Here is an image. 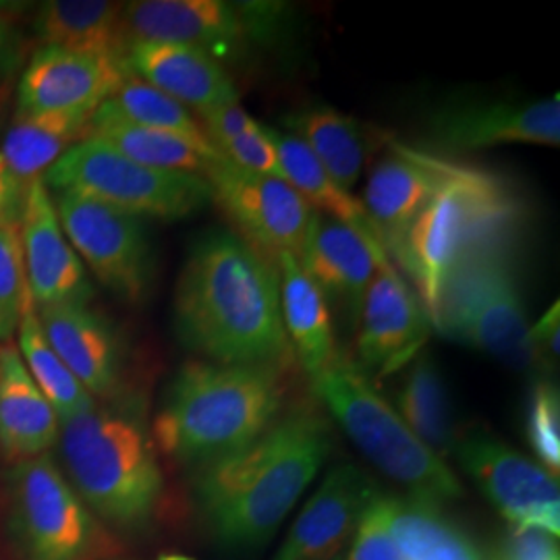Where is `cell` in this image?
<instances>
[{
    "label": "cell",
    "instance_id": "8992f818",
    "mask_svg": "<svg viewBox=\"0 0 560 560\" xmlns=\"http://www.w3.org/2000/svg\"><path fill=\"white\" fill-rule=\"evenodd\" d=\"M316 397L365 459L421 501H457L463 486L446 460L434 455L400 420L358 363L337 358L312 378Z\"/></svg>",
    "mask_w": 560,
    "mask_h": 560
},
{
    "label": "cell",
    "instance_id": "ba28073f",
    "mask_svg": "<svg viewBox=\"0 0 560 560\" xmlns=\"http://www.w3.org/2000/svg\"><path fill=\"white\" fill-rule=\"evenodd\" d=\"M42 179L50 194L83 196L143 221L191 219L212 201L203 177L143 166L96 138L73 145Z\"/></svg>",
    "mask_w": 560,
    "mask_h": 560
},
{
    "label": "cell",
    "instance_id": "ab89813d",
    "mask_svg": "<svg viewBox=\"0 0 560 560\" xmlns=\"http://www.w3.org/2000/svg\"><path fill=\"white\" fill-rule=\"evenodd\" d=\"M560 305L555 301L546 314L529 326L527 342L534 358V365L550 370L552 363L559 361L560 351Z\"/></svg>",
    "mask_w": 560,
    "mask_h": 560
},
{
    "label": "cell",
    "instance_id": "7c38bea8",
    "mask_svg": "<svg viewBox=\"0 0 560 560\" xmlns=\"http://www.w3.org/2000/svg\"><path fill=\"white\" fill-rule=\"evenodd\" d=\"M455 455L467 476L515 529L560 534V488L538 460L529 459L488 432L457 441Z\"/></svg>",
    "mask_w": 560,
    "mask_h": 560
},
{
    "label": "cell",
    "instance_id": "d4e9b609",
    "mask_svg": "<svg viewBox=\"0 0 560 560\" xmlns=\"http://www.w3.org/2000/svg\"><path fill=\"white\" fill-rule=\"evenodd\" d=\"M280 316L293 358L310 378H316L339 358L332 314L316 282L307 277L300 258L280 254Z\"/></svg>",
    "mask_w": 560,
    "mask_h": 560
},
{
    "label": "cell",
    "instance_id": "d590c367",
    "mask_svg": "<svg viewBox=\"0 0 560 560\" xmlns=\"http://www.w3.org/2000/svg\"><path fill=\"white\" fill-rule=\"evenodd\" d=\"M347 560H400L399 550L388 532L381 490L361 513L360 523L355 527V540Z\"/></svg>",
    "mask_w": 560,
    "mask_h": 560
},
{
    "label": "cell",
    "instance_id": "4fadbf2b",
    "mask_svg": "<svg viewBox=\"0 0 560 560\" xmlns=\"http://www.w3.org/2000/svg\"><path fill=\"white\" fill-rule=\"evenodd\" d=\"M506 143L560 145V96L540 101H478L446 104L425 122L421 150L465 156Z\"/></svg>",
    "mask_w": 560,
    "mask_h": 560
},
{
    "label": "cell",
    "instance_id": "83f0119b",
    "mask_svg": "<svg viewBox=\"0 0 560 560\" xmlns=\"http://www.w3.org/2000/svg\"><path fill=\"white\" fill-rule=\"evenodd\" d=\"M90 120L92 115H15L2 133L0 156L18 179L30 185L90 138Z\"/></svg>",
    "mask_w": 560,
    "mask_h": 560
},
{
    "label": "cell",
    "instance_id": "9c48e42d",
    "mask_svg": "<svg viewBox=\"0 0 560 560\" xmlns=\"http://www.w3.org/2000/svg\"><path fill=\"white\" fill-rule=\"evenodd\" d=\"M282 25H287V7L279 2L138 0L122 7L127 44H187L222 65L240 60L256 44H270Z\"/></svg>",
    "mask_w": 560,
    "mask_h": 560
},
{
    "label": "cell",
    "instance_id": "ffe728a7",
    "mask_svg": "<svg viewBox=\"0 0 560 560\" xmlns=\"http://www.w3.org/2000/svg\"><path fill=\"white\" fill-rule=\"evenodd\" d=\"M376 492V483L360 467L345 463L330 469L293 521L275 560L332 559L353 536Z\"/></svg>",
    "mask_w": 560,
    "mask_h": 560
},
{
    "label": "cell",
    "instance_id": "cb8c5ba5",
    "mask_svg": "<svg viewBox=\"0 0 560 560\" xmlns=\"http://www.w3.org/2000/svg\"><path fill=\"white\" fill-rule=\"evenodd\" d=\"M55 409L30 376L13 342L0 347V448L9 459L46 455L59 441Z\"/></svg>",
    "mask_w": 560,
    "mask_h": 560
},
{
    "label": "cell",
    "instance_id": "d6a6232c",
    "mask_svg": "<svg viewBox=\"0 0 560 560\" xmlns=\"http://www.w3.org/2000/svg\"><path fill=\"white\" fill-rule=\"evenodd\" d=\"M90 138L104 141L113 150H117L129 161L138 162L159 171H175L189 173L198 177H208V173L224 161H212L189 141L175 136L141 129L117 120H90Z\"/></svg>",
    "mask_w": 560,
    "mask_h": 560
},
{
    "label": "cell",
    "instance_id": "f35d334b",
    "mask_svg": "<svg viewBox=\"0 0 560 560\" xmlns=\"http://www.w3.org/2000/svg\"><path fill=\"white\" fill-rule=\"evenodd\" d=\"M494 560H560L559 538L541 529L511 527Z\"/></svg>",
    "mask_w": 560,
    "mask_h": 560
},
{
    "label": "cell",
    "instance_id": "836d02e7",
    "mask_svg": "<svg viewBox=\"0 0 560 560\" xmlns=\"http://www.w3.org/2000/svg\"><path fill=\"white\" fill-rule=\"evenodd\" d=\"M525 434L541 467L555 478L560 474V395L557 384L538 378L527 400Z\"/></svg>",
    "mask_w": 560,
    "mask_h": 560
},
{
    "label": "cell",
    "instance_id": "7bdbcfd3",
    "mask_svg": "<svg viewBox=\"0 0 560 560\" xmlns=\"http://www.w3.org/2000/svg\"><path fill=\"white\" fill-rule=\"evenodd\" d=\"M156 560H196L191 557H185V555H161Z\"/></svg>",
    "mask_w": 560,
    "mask_h": 560
},
{
    "label": "cell",
    "instance_id": "7402d4cb",
    "mask_svg": "<svg viewBox=\"0 0 560 560\" xmlns=\"http://www.w3.org/2000/svg\"><path fill=\"white\" fill-rule=\"evenodd\" d=\"M46 340L94 399H117L122 342L117 328L90 305L36 307Z\"/></svg>",
    "mask_w": 560,
    "mask_h": 560
},
{
    "label": "cell",
    "instance_id": "9a60e30c",
    "mask_svg": "<svg viewBox=\"0 0 560 560\" xmlns=\"http://www.w3.org/2000/svg\"><path fill=\"white\" fill-rule=\"evenodd\" d=\"M127 75L122 59L42 46L21 69L15 115H94Z\"/></svg>",
    "mask_w": 560,
    "mask_h": 560
},
{
    "label": "cell",
    "instance_id": "d6986e66",
    "mask_svg": "<svg viewBox=\"0 0 560 560\" xmlns=\"http://www.w3.org/2000/svg\"><path fill=\"white\" fill-rule=\"evenodd\" d=\"M300 261L328 307H339L353 328H358L361 303L376 270L395 266L353 229L316 210L310 217Z\"/></svg>",
    "mask_w": 560,
    "mask_h": 560
},
{
    "label": "cell",
    "instance_id": "2e32d148",
    "mask_svg": "<svg viewBox=\"0 0 560 560\" xmlns=\"http://www.w3.org/2000/svg\"><path fill=\"white\" fill-rule=\"evenodd\" d=\"M20 243L25 287L38 310L88 305L94 300V284L62 233L52 194L44 179L27 185Z\"/></svg>",
    "mask_w": 560,
    "mask_h": 560
},
{
    "label": "cell",
    "instance_id": "5bb4252c",
    "mask_svg": "<svg viewBox=\"0 0 560 560\" xmlns=\"http://www.w3.org/2000/svg\"><path fill=\"white\" fill-rule=\"evenodd\" d=\"M206 180L212 187V201L235 224L240 237L270 260L277 261L280 254L300 258L312 208L291 183L247 173L226 159Z\"/></svg>",
    "mask_w": 560,
    "mask_h": 560
},
{
    "label": "cell",
    "instance_id": "6da1fadb",
    "mask_svg": "<svg viewBox=\"0 0 560 560\" xmlns=\"http://www.w3.org/2000/svg\"><path fill=\"white\" fill-rule=\"evenodd\" d=\"M173 326L183 347L212 363L287 370L293 361L280 316L279 266L231 229L206 231L189 245Z\"/></svg>",
    "mask_w": 560,
    "mask_h": 560
},
{
    "label": "cell",
    "instance_id": "603a6c76",
    "mask_svg": "<svg viewBox=\"0 0 560 560\" xmlns=\"http://www.w3.org/2000/svg\"><path fill=\"white\" fill-rule=\"evenodd\" d=\"M282 125L347 191L360 180L372 156L390 138L328 104L298 108L282 119Z\"/></svg>",
    "mask_w": 560,
    "mask_h": 560
},
{
    "label": "cell",
    "instance_id": "1f68e13d",
    "mask_svg": "<svg viewBox=\"0 0 560 560\" xmlns=\"http://www.w3.org/2000/svg\"><path fill=\"white\" fill-rule=\"evenodd\" d=\"M18 342L21 360L36 386L40 388L42 395L55 409L59 423L85 413L96 405V399L81 386L80 381L69 372V368L60 361L50 342L46 340L30 293L21 312Z\"/></svg>",
    "mask_w": 560,
    "mask_h": 560
},
{
    "label": "cell",
    "instance_id": "30bf717a",
    "mask_svg": "<svg viewBox=\"0 0 560 560\" xmlns=\"http://www.w3.org/2000/svg\"><path fill=\"white\" fill-rule=\"evenodd\" d=\"M11 527L25 560H96L110 546L50 455L9 471Z\"/></svg>",
    "mask_w": 560,
    "mask_h": 560
},
{
    "label": "cell",
    "instance_id": "ac0fdd59",
    "mask_svg": "<svg viewBox=\"0 0 560 560\" xmlns=\"http://www.w3.org/2000/svg\"><path fill=\"white\" fill-rule=\"evenodd\" d=\"M355 330L361 370L388 376L423 351L432 322L418 293L407 287L393 266L376 270L361 303Z\"/></svg>",
    "mask_w": 560,
    "mask_h": 560
},
{
    "label": "cell",
    "instance_id": "8fae6325",
    "mask_svg": "<svg viewBox=\"0 0 560 560\" xmlns=\"http://www.w3.org/2000/svg\"><path fill=\"white\" fill-rule=\"evenodd\" d=\"M52 201L62 233L85 270L120 301H145L156 277L145 221L75 194H52Z\"/></svg>",
    "mask_w": 560,
    "mask_h": 560
},
{
    "label": "cell",
    "instance_id": "60d3db41",
    "mask_svg": "<svg viewBox=\"0 0 560 560\" xmlns=\"http://www.w3.org/2000/svg\"><path fill=\"white\" fill-rule=\"evenodd\" d=\"M27 44L9 9L0 4V80H11L25 67Z\"/></svg>",
    "mask_w": 560,
    "mask_h": 560
},
{
    "label": "cell",
    "instance_id": "484cf974",
    "mask_svg": "<svg viewBox=\"0 0 560 560\" xmlns=\"http://www.w3.org/2000/svg\"><path fill=\"white\" fill-rule=\"evenodd\" d=\"M122 7L108 0H46L34 13L32 32L42 46L122 59Z\"/></svg>",
    "mask_w": 560,
    "mask_h": 560
},
{
    "label": "cell",
    "instance_id": "8d00e7d4",
    "mask_svg": "<svg viewBox=\"0 0 560 560\" xmlns=\"http://www.w3.org/2000/svg\"><path fill=\"white\" fill-rule=\"evenodd\" d=\"M221 154L231 164H235L237 168H243L247 173L284 179V171L280 166L277 145H275L272 138L268 136L266 125H260L256 131L245 133L237 140L229 141L222 148Z\"/></svg>",
    "mask_w": 560,
    "mask_h": 560
},
{
    "label": "cell",
    "instance_id": "ee69618b",
    "mask_svg": "<svg viewBox=\"0 0 560 560\" xmlns=\"http://www.w3.org/2000/svg\"><path fill=\"white\" fill-rule=\"evenodd\" d=\"M0 129H2V120H0Z\"/></svg>",
    "mask_w": 560,
    "mask_h": 560
},
{
    "label": "cell",
    "instance_id": "3957f363",
    "mask_svg": "<svg viewBox=\"0 0 560 560\" xmlns=\"http://www.w3.org/2000/svg\"><path fill=\"white\" fill-rule=\"evenodd\" d=\"M441 180L413 222L400 266L434 326L448 275L474 254L517 247L529 203L511 177L436 154Z\"/></svg>",
    "mask_w": 560,
    "mask_h": 560
},
{
    "label": "cell",
    "instance_id": "4dcf8cb0",
    "mask_svg": "<svg viewBox=\"0 0 560 560\" xmlns=\"http://www.w3.org/2000/svg\"><path fill=\"white\" fill-rule=\"evenodd\" d=\"M395 409L434 455L446 460L455 453L457 434L451 400L441 370L428 351H420L407 365Z\"/></svg>",
    "mask_w": 560,
    "mask_h": 560
},
{
    "label": "cell",
    "instance_id": "e575fe53",
    "mask_svg": "<svg viewBox=\"0 0 560 560\" xmlns=\"http://www.w3.org/2000/svg\"><path fill=\"white\" fill-rule=\"evenodd\" d=\"M27 298L20 229H0V342L7 345L18 335L23 303Z\"/></svg>",
    "mask_w": 560,
    "mask_h": 560
},
{
    "label": "cell",
    "instance_id": "e0dca14e",
    "mask_svg": "<svg viewBox=\"0 0 560 560\" xmlns=\"http://www.w3.org/2000/svg\"><path fill=\"white\" fill-rule=\"evenodd\" d=\"M388 152L374 164L361 206L382 249L400 264L405 243L423 206L432 198L441 173L436 154L388 138Z\"/></svg>",
    "mask_w": 560,
    "mask_h": 560
},
{
    "label": "cell",
    "instance_id": "b9f144b4",
    "mask_svg": "<svg viewBox=\"0 0 560 560\" xmlns=\"http://www.w3.org/2000/svg\"><path fill=\"white\" fill-rule=\"evenodd\" d=\"M27 185L15 177L0 156V229H20Z\"/></svg>",
    "mask_w": 560,
    "mask_h": 560
},
{
    "label": "cell",
    "instance_id": "74e56055",
    "mask_svg": "<svg viewBox=\"0 0 560 560\" xmlns=\"http://www.w3.org/2000/svg\"><path fill=\"white\" fill-rule=\"evenodd\" d=\"M198 119L206 138L219 152L229 141L237 140L245 133H252L261 125L241 106L240 101L219 106L206 115H200Z\"/></svg>",
    "mask_w": 560,
    "mask_h": 560
},
{
    "label": "cell",
    "instance_id": "44dd1931",
    "mask_svg": "<svg viewBox=\"0 0 560 560\" xmlns=\"http://www.w3.org/2000/svg\"><path fill=\"white\" fill-rule=\"evenodd\" d=\"M127 71L187 106L196 117L240 101L226 67L196 46L171 42H129Z\"/></svg>",
    "mask_w": 560,
    "mask_h": 560
},
{
    "label": "cell",
    "instance_id": "4316f807",
    "mask_svg": "<svg viewBox=\"0 0 560 560\" xmlns=\"http://www.w3.org/2000/svg\"><path fill=\"white\" fill-rule=\"evenodd\" d=\"M384 506L400 560H483L478 546L446 517L441 504L384 494Z\"/></svg>",
    "mask_w": 560,
    "mask_h": 560
},
{
    "label": "cell",
    "instance_id": "52a82bcc",
    "mask_svg": "<svg viewBox=\"0 0 560 560\" xmlns=\"http://www.w3.org/2000/svg\"><path fill=\"white\" fill-rule=\"evenodd\" d=\"M434 326L444 337L515 370L536 368L527 342L517 247H494L460 261L442 287Z\"/></svg>",
    "mask_w": 560,
    "mask_h": 560
},
{
    "label": "cell",
    "instance_id": "7a4b0ae2",
    "mask_svg": "<svg viewBox=\"0 0 560 560\" xmlns=\"http://www.w3.org/2000/svg\"><path fill=\"white\" fill-rule=\"evenodd\" d=\"M330 448L328 421L314 409H295L245 448L198 467L196 499L217 540L231 548L264 546L318 476Z\"/></svg>",
    "mask_w": 560,
    "mask_h": 560
},
{
    "label": "cell",
    "instance_id": "277c9868",
    "mask_svg": "<svg viewBox=\"0 0 560 560\" xmlns=\"http://www.w3.org/2000/svg\"><path fill=\"white\" fill-rule=\"evenodd\" d=\"M282 374L270 365L183 363L150 430L156 451L198 469L245 448L279 420Z\"/></svg>",
    "mask_w": 560,
    "mask_h": 560
},
{
    "label": "cell",
    "instance_id": "f1b7e54d",
    "mask_svg": "<svg viewBox=\"0 0 560 560\" xmlns=\"http://www.w3.org/2000/svg\"><path fill=\"white\" fill-rule=\"evenodd\" d=\"M268 136L277 145L284 179L300 191L301 198L310 203V208L347 224L349 229H353L358 235L368 241L376 252L386 254L372 224L368 221V214L361 201L353 198L347 189H342L298 138L272 127H268Z\"/></svg>",
    "mask_w": 560,
    "mask_h": 560
},
{
    "label": "cell",
    "instance_id": "f546056e",
    "mask_svg": "<svg viewBox=\"0 0 560 560\" xmlns=\"http://www.w3.org/2000/svg\"><path fill=\"white\" fill-rule=\"evenodd\" d=\"M92 120H117L141 129H154L189 141L212 161H222L221 152L210 143L201 129L200 119L180 102L162 94L136 75H127L119 90L102 102Z\"/></svg>",
    "mask_w": 560,
    "mask_h": 560
},
{
    "label": "cell",
    "instance_id": "5b68a950",
    "mask_svg": "<svg viewBox=\"0 0 560 560\" xmlns=\"http://www.w3.org/2000/svg\"><path fill=\"white\" fill-rule=\"evenodd\" d=\"M59 453L67 481L85 506L122 527H145L162 499L161 463L136 402H98L60 423Z\"/></svg>",
    "mask_w": 560,
    "mask_h": 560
}]
</instances>
